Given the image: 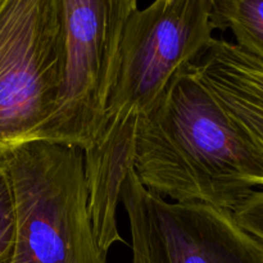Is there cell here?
Segmentation results:
<instances>
[{"label": "cell", "instance_id": "6da1fadb", "mask_svg": "<svg viewBox=\"0 0 263 263\" xmlns=\"http://www.w3.org/2000/svg\"><path fill=\"white\" fill-rule=\"evenodd\" d=\"M134 170L146 190L182 204L233 211L263 187V162L199 81L193 64L138 120Z\"/></svg>", "mask_w": 263, "mask_h": 263}, {"label": "cell", "instance_id": "7a4b0ae2", "mask_svg": "<svg viewBox=\"0 0 263 263\" xmlns=\"http://www.w3.org/2000/svg\"><path fill=\"white\" fill-rule=\"evenodd\" d=\"M2 161L17 215L13 263H107L92 230L81 151L33 140Z\"/></svg>", "mask_w": 263, "mask_h": 263}, {"label": "cell", "instance_id": "3957f363", "mask_svg": "<svg viewBox=\"0 0 263 263\" xmlns=\"http://www.w3.org/2000/svg\"><path fill=\"white\" fill-rule=\"evenodd\" d=\"M64 53L50 116L36 140L84 152L99 138L117 77L120 45L136 0H61Z\"/></svg>", "mask_w": 263, "mask_h": 263}, {"label": "cell", "instance_id": "277c9868", "mask_svg": "<svg viewBox=\"0 0 263 263\" xmlns=\"http://www.w3.org/2000/svg\"><path fill=\"white\" fill-rule=\"evenodd\" d=\"M61 0H0V161L36 140L63 68Z\"/></svg>", "mask_w": 263, "mask_h": 263}, {"label": "cell", "instance_id": "5b68a950", "mask_svg": "<svg viewBox=\"0 0 263 263\" xmlns=\"http://www.w3.org/2000/svg\"><path fill=\"white\" fill-rule=\"evenodd\" d=\"M212 0H158L127 18L105 120H130L157 107L177 73L212 44Z\"/></svg>", "mask_w": 263, "mask_h": 263}, {"label": "cell", "instance_id": "8992f818", "mask_svg": "<svg viewBox=\"0 0 263 263\" xmlns=\"http://www.w3.org/2000/svg\"><path fill=\"white\" fill-rule=\"evenodd\" d=\"M148 263H263V243L233 211L170 203L143 186Z\"/></svg>", "mask_w": 263, "mask_h": 263}, {"label": "cell", "instance_id": "52a82bcc", "mask_svg": "<svg viewBox=\"0 0 263 263\" xmlns=\"http://www.w3.org/2000/svg\"><path fill=\"white\" fill-rule=\"evenodd\" d=\"M193 71L263 162V62L215 37Z\"/></svg>", "mask_w": 263, "mask_h": 263}, {"label": "cell", "instance_id": "ba28073f", "mask_svg": "<svg viewBox=\"0 0 263 263\" xmlns=\"http://www.w3.org/2000/svg\"><path fill=\"white\" fill-rule=\"evenodd\" d=\"M138 120H105L98 140L82 152L92 230L105 256L113 244H126L117 228V207L123 182L134 170Z\"/></svg>", "mask_w": 263, "mask_h": 263}, {"label": "cell", "instance_id": "9c48e42d", "mask_svg": "<svg viewBox=\"0 0 263 263\" xmlns=\"http://www.w3.org/2000/svg\"><path fill=\"white\" fill-rule=\"evenodd\" d=\"M213 30H230L240 46L263 62V0H212Z\"/></svg>", "mask_w": 263, "mask_h": 263}, {"label": "cell", "instance_id": "30bf717a", "mask_svg": "<svg viewBox=\"0 0 263 263\" xmlns=\"http://www.w3.org/2000/svg\"><path fill=\"white\" fill-rule=\"evenodd\" d=\"M143 184L136 176L135 170L126 177L121 189V200L123 203L133 238V263H148L145 248V215H144Z\"/></svg>", "mask_w": 263, "mask_h": 263}, {"label": "cell", "instance_id": "8fae6325", "mask_svg": "<svg viewBox=\"0 0 263 263\" xmlns=\"http://www.w3.org/2000/svg\"><path fill=\"white\" fill-rule=\"evenodd\" d=\"M17 240V215L12 184L0 161V263H13Z\"/></svg>", "mask_w": 263, "mask_h": 263}, {"label": "cell", "instance_id": "7c38bea8", "mask_svg": "<svg viewBox=\"0 0 263 263\" xmlns=\"http://www.w3.org/2000/svg\"><path fill=\"white\" fill-rule=\"evenodd\" d=\"M236 222L263 243V190H256L233 210Z\"/></svg>", "mask_w": 263, "mask_h": 263}]
</instances>
